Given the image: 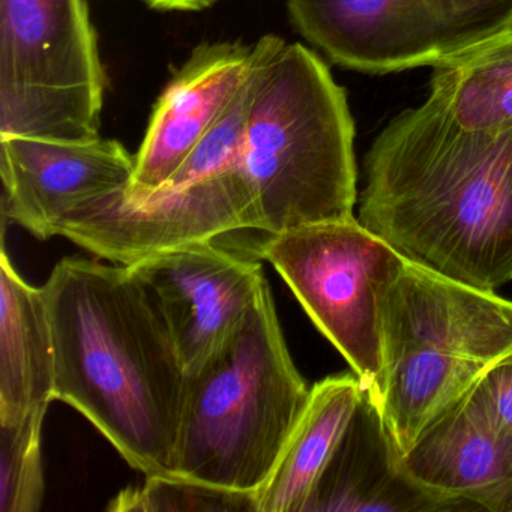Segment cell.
Segmentation results:
<instances>
[{
  "mask_svg": "<svg viewBox=\"0 0 512 512\" xmlns=\"http://www.w3.org/2000/svg\"><path fill=\"white\" fill-rule=\"evenodd\" d=\"M358 220L407 262L493 290L512 281V130H464L428 98L365 157Z\"/></svg>",
  "mask_w": 512,
  "mask_h": 512,
  "instance_id": "obj_1",
  "label": "cell"
},
{
  "mask_svg": "<svg viewBox=\"0 0 512 512\" xmlns=\"http://www.w3.org/2000/svg\"><path fill=\"white\" fill-rule=\"evenodd\" d=\"M43 289L55 400L79 410L134 469L178 476L187 373L145 284L130 266L67 257Z\"/></svg>",
  "mask_w": 512,
  "mask_h": 512,
  "instance_id": "obj_2",
  "label": "cell"
},
{
  "mask_svg": "<svg viewBox=\"0 0 512 512\" xmlns=\"http://www.w3.org/2000/svg\"><path fill=\"white\" fill-rule=\"evenodd\" d=\"M242 169L262 232L355 217V121L346 89L313 50L265 35L254 43Z\"/></svg>",
  "mask_w": 512,
  "mask_h": 512,
  "instance_id": "obj_3",
  "label": "cell"
},
{
  "mask_svg": "<svg viewBox=\"0 0 512 512\" xmlns=\"http://www.w3.org/2000/svg\"><path fill=\"white\" fill-rule=\"evenodd\" d=\"M310 392L266 284L241 325L187 374L178 476L257 493L277 466Z\"/></svg>",
  "mask_w": 512,
  "mask_h": 512,
  "instance_id": "obj_4",
  "label": "cell"
},
{
  "mask_svg": "<svg viewBox=\"0 0 512 512\" xmlns=\"http://www.w3.org/2000/svg\"><path fill=\"white\" fill-rule=\"evenodd\" d=\"M379 407L401 455L512 353V301L404 260L382 301Z\"/></svg>",
  "mask_w": 512,
  "mask_h": 512,
  "instance_id": "obj_5",
  "label": "cell"
},
{
  "mask_svg": "<svg viewBox=\"0 0 512 512\" xmlns=\"http://www.w3.org/2000/svg\"><path fill=\"white\" fill-rule=\"evenodd\" d=\"M248 103L238 98L175 175L152 193L107 196L65 223L61 236L89 253L130 266L152 254L239 230L262 232L242 169Z\"/></svg>",
  "mask_w": 512,
  "mask_h": 512,
  "instance_id": "obj_6",
  "label": "cell"
},
{
  "mask_svg": "<svg viewBox=\"0 0 512 512\" xmlns=\"http://www.w3.org/2000/svg\"><path fill=\"white\" fill-rule=\"evenodd\" d=\"M106 88L86 0H0V136L100 137Z\"/></svg>",
  "mask_w": 512,
  "mask_h": 512,
  "instance_id": "obj_7",
  "label": "cell"
},
{
  "mask_svg": "<svg viewBox=\"0 0 512 512\" xmlns=\"http://www.w3.org/2000/svg\"><path fill=\"white\" fill-rule=\"evenodd\" d=\"M379 403L385 388L382 301L404 260L356 217L296 227L256 248Z\"/></svg>",
  "mask_w": 512,
  "mask_h": 512,
  "instance_id": "obj_8",
  "label": "cell"
},
{
  "mask_svg": "<svg viewBox=\"0 0 512 512\" xmlns=\"http://www.w3.org/2000/svg\"><path fill=\"white\" fill-rule=\"evenodd\" d=\"M296 31L346 70L436 67L512 26V0H287Z\"/></svg>",
  "mask_w": 512,
  "mask_h": 512,
  "instance_id": "obj_9",
  "label": "cell"
},
{
  "mask_svg": "<svg viewBox=\"0 0 512 512\" xmlns=\"http://www.w3.org/2000/svg\"><path fill=\"white\" fill-rule=\"evenodd\" d=\"M217 239L170 248L130 265L157 302L187 374L241 325L268 284L259 256H244Z\"/></svg>",
  "mask_w": 512,
  "mask_h": 512,
  "instance_id": "obj_10",
  "label": "cell"
},
{
  "mask_svg": "<svg viewBox=\"0 0 512 512\" xmlns=\"http://www.w3.org/2000/svg\"><path fill=\"white\" fill-rule=\"evenodd\" d=\"M134 169L136 157L115 139L0 136L2 212L46 241L77 212L127 190Z\"/></svg>",
  "mask_w": 512,
  "mask_h": 512,
  "instance_id": "obj_11",
  "label": "cell"
},
{
  "mask_svg": "<svg viewBox=\"0 0 512 512\" xmlns=\"http://www.w3.org/2000/svg\"><path fill=\"white\" fill-rule=\"evenodd\" d=\"M253 62L254 44L241 41L193 50L155 104L125 194L152 193L175 175L241 94Z\"/></svg>",
  "mask_w": 512,
  "mask_h": 512,
  "instance_id": "obj_12",
  "label": "cell"
},
{
  "mask_svg": "<svg viewBox=\"0 0 512 512\" xmlns=\"http://www.w3.org/2000/svg\"><path fill=\"white\" fill-rule=\"evenodd\" d=\"M403 466L463 512H512V433L470 392L422 433Z\"/></svg>",
  "mask_w": 512,
  "mask_h": 512,
  "instance_id": "obj_13",
  "label": "cell"
},
{
  "mask_svg": "<svg viewBox=\"0 0 512 512\" xmlns=\"http://www.w3.org/2000/svg\"><path fill=\"white\" fill-rule=\"evenodd\" d=\"M463 512L410 478L379 404L364 389L358 409L304 512Z\"/></svg>",
  "mask_w": 512,
  "mask_h": 512,
  "instance_id": "obj_14",
  "label": "cell"
},
{
  "mask_svg": "<svg viewBox=\"0 0 512 512\" xmlns=\"http://www.w3.org/2000/svg\"><path fill=\"white\" fill-rule=\"evenodd\" d=\"M55 349L43 287L26 283L0 256V422L25 418L55 400Z\"/></svg>",
  "mask_w": 512,
  "mask_h": 512,
  "instance_id": "obj_15",
  "label": "cell"
},
{
  "mask_svg": "<svg viewBox=\"0 0 512 512\" xmlns=\"http://www.w3.org/2000/svg\"><path fill=\"white\" fill-rule=\"evenodd\" d=\"M364 389L353 371L326 377L311 388L307 407L277 466L256 493L259 512H304Z\"/></svg>",
  "mask_w": 512,
  "mask_h": 512,
  "instance_id": "obj_16",
  "label": "cell"
},
{
  "mask_svg": "<svg viewBox=\"0 0 512 512\" xmlns=\"http://www.w3.org/2000/svg\"><path fill=\"white\" fill-rule=\"evenodd\" d=\"M428 98L464 130H512V26L433 67Z\"/></svg>",
  "mask_w": 512,
  "mask_h": 512,
  "instance_id": "obj_17",
  "label": "cell"
},
{
  "mask_svg": "<svg viewBox=\"0 0 512 512\" xmlns=\"http://www.w3.org/2000/svg\"><path fill=\"white\" fill-rule=\"evenodd\" d=\"M49 407L25 418L0 422V512H37L46 482L41 461V433Z\"/></svg>",
  "mask_w": 512,
  "mask_h": 512,
  "instance_id": "obj_18",
  "label": "cell"
},
{
  "mask_svg": "<svg viewBox=\"0 0 512 512\" xmlns=\"http://www.w3.org/2000/svg\"><path fill=\"white\" fill-rule=\"evenodd\" d=\"M112 512H259L256 493L229 490L181 476H148L112 500Z\"/></svg>",
  "mask_w": 512,
  "mask_h": 512,
  "instance_id": "obj_19",
  "label": "cell"
},
{
  "mask_svg": "<svg viewBox=\"0 0 512 512\" xmlns=\"http://www.w3.org/2000/svg\"><path fill=\"white\" fill-rule=\"evenodd\" d=\"M470 394L496 424L512 433V353L491 365Z\"/></svg>",
  "mask_w": 512,
  "mask_h": 512,
  "instance_id": "obj_20",
  "label": "cell"
},
{
  "mask_svg": "<svg viewBox=\"0 0 512 512\" xmlns=\"http://www.w3.org/2000/svg\"><path fill=\"white\" fill-rule=\"evenodd\" d=\"M146 7L164 13H199L214 7L221 0H142Z\"/></svg>",
  "mask_w": 512,
  "mask_h": 512,
  "instance_id": "obj_21",
  "label": "cell"
}]
</instances>
